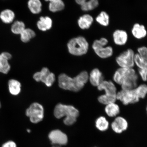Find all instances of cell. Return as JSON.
Instances as JSON below:
<instances>
[{
  "label": "cell",
  "instance_id": "cell-1",
  "mask_svg": "<svg viewBox=\"0 0 147 147\" xmlns=\"http://www.w3.org/2000/svg\"><path fill=\"white\" fill-rule=\"evenodd\" d=\"M89 80V75L86 71H82L73 78L62 73L58 77L59 86L62 89L77 92L84 87Z\"/></svg>",
  "mask_w": 147,
  "mask_h": 147
},
{
  "label": "cell",
  "instance_id": "cell-2",
  "mask_svg": "<svg viewBox=\"0 0 147 147\" xmlns=\"http://www.w3.org/2000/svg\"><path fill=\"white\" fill-rule=\"evenodd\" d=\"M79 114L78 110L74 107L61 104L57 105L54 110V115L57 119L65 117L63 122L68 126L71 125L76 122Z\"/></svg>",
  "mask_w": 147,
  "mask_h": 147
},
{
  "label": "cell",
  "instance_id": "cell-3",
  "mask_svg": "<svg viewBox=\"0 0 147 147\" xmlns=\"http://www.w3.org/2000/svg\"><path fill=\"white\" fill-rule=\"evenodd\" d=\"M67 47L71 54L81 56L88 52L89 44L84 36H78L70 40L67 44Z\"/></svg>",
  "mask_w": 147,
  "mask_h": 147
},
{
  "label": "cell",
  "instance_id": "cell-4",
  "mask_svg": "<svg viewBox=\"0 0 147 147\" xmlns=\"http://www.w3.org/2000/svg\"><path fill=\"white\" fill-rule=\"evenodd\" d=\"M108 43V40L104 37L95 40L93 42L92 48L99 57L106 59L110 57L113 55V47L111 46H107Z\"/></svg>",
  "mask_w": 147,
  "mask_h": 147
},
{
  "label": "cell",
  "instance_id": "cell-5",
  "mask_svg": "<svg viewBox=\"0 0 147 147\" xmlns=\"http://www.w3.org/2000/svg\"><path fill=\"white\" fill-rule=\"evenodd\" d=\"M26 115L29 117L31 122L34 124L38 123L41 122L44 118L43 107L38 103H33L26 109Z\"/></svg>",
  "mask_w": 147,
  "mask_h": 147
},
{
  "label": "cell",
  "instance_id": "cell-6",
  "mask_svg": "<svg viewBox=\"0 0 147 147\" xmlns=\"http://www.w3.org/2000/svg\"><path fill=\"white\" fill-rule=\"evenodd\" d=\"M135 53L131 49H128L117 57L116 61L121 67L133 68L135 65Z\"/></svg>",
  "mask_w": 147,
  "mask_h": 147
},
{
  "label": "cell",
  "instance_id": "cell-7",
  "mask_svg": "<svg viewBox=\"0 0 147 147\" xmlns=\"http://www.w3.org/2000/svg\"><path fill=\"white\" fill-rule=\"evenodd\" d=\"M33 78L37 82L44 83L48 87L52 86L55 80L54 74L51 72L47 67H44L41 71L35 73Z\"/></svg>",
  "mask_w": 147,
  "mask_h": 147
},
{
  "label": "cell",
  "instance_id": "cell-8",
  "mask_svg": "<svg viewBox=\"0 0 147 147\" xmlns=\"http://www.w3.org/2000/svg\"><path fill=\"white\" fill-rule=\"evenodd\" d=\"M117 99L122 102L124 105L135 104L138 102L139 98L135 89L132 90H123L117 94Z\"/></svg>",
  "mask_w": 147,
  "mask_h": 147
},
{
  "label": "cell",
  "instance_id": "cell-9",
  "mask_svg": "<svg viewBox=\"0 0 147 147\" xmlns=\"http://www.w3.org/2000/svg\"><path fill=\"white\" fill-rule=\"evenodd\" d=\"M49 138L53 145L64 146L67 144L68 142L67 135L58 129L53 130L50 132L49 134Z\"/></svg>",
  "mask_w": 147,
  "mask_h": 147
},
{
  "label": "cell",
  "instance_id": "cell-10",
  "mask_svg": "<svg viewBox=\"0 0 147 147\" xmlns=\"http://www.w3.org/2000/svg\"><path fill=\"white\" fill-rule=\"evenodd\" d=\"M136 71L133 68L121 67L115 71L113 76V80L116 83L121 85L128 76Z\"/></svg>",
  "mask_w": 147,
  "mask_h": 147
},
{
  "label": "cell",
  "instance_id": "cell-11",
  "mask_svg": "<svg viewBox=\"0 0 147 147\" xmlns=\"http://www.w3.org/2000/svg\"><path fill=\"white\" fill-rule=\"evenodd\" d=\"M111 126L115 133L121 134L127 129L128 125L127 121L124 117H116Z\"/></svg>",
  "mask_w": 147,
  "mask_h": 147
},
{
  "label": "cell",
  "instance_id": "cell-12",
  "mask_svg": "<svg viewBox=\"0 0 147 147\" xmlns=\"http://www.w3.org/2000/svg\"><path fill=\"white\" fill-rule=\"evenodd\" d=\"M113 36L114 42L117 45H124L127 42L128 35L125 30L117 29L113 32Z\"/></svg>",
  "mask_w": 147,
  "mask_h": 147
},
{
  "label": "cell",
  "instance_id": "cell-13",
  "mask_svg": "<svg viewBox=\"0 0 147 147\" xmlns=\"http://www.w3.org/2000/svg\"><path fill=\"white\" fill-rule=\"evenodd\" d=\"M80 5L82 10L84 11H89L94 10L98 6L99 0H75Z\"/></svg>",
  "mask_w": 147,
  "mask_h": 147
},
{
  "label": "cell",
  "instance_id": "cell-14",
  "mask_svg": "<svg viewBox=\"0 0 147 147\" xmlns=\"http://www.w3.org/2000/svg\"><path fill=\"white\" fill-rule=\"evenodd\" d=\"M97 89L100 91H104L107 94L117 95V88L113 83L110 81H103L97 87Z\"/></svg>",
  "mask_w": 147,
  "mask_h": 147
},
{
  "label": "cell",
  "instance_id": "cell-15",
  "mask_svg": "<svg viewBox=\"0 0 147 147\" xmlns=\"http://www.w3.org/2000/svg\"><path fill=\"white\" fill-rule=\"evenodd\" d=\"M138 76L136 73L130 75L121 84L122 90H132L137 87Z\"/></svg>",
  "mask_w": 147,
  "mask_h": 147
},
{
  "label": "cell",
  "instance_id": "cell-16",
  "mask_svg": "<svg viewBox=\"0 0 147 147\" xmlns=\"http://www.w3.org/2000/svg\"><path fill=\"white\" fill-rule=\"evenodd\" d=\"M131 33L134 37L139 40L146 37L147 34V30L144 26L137 23L133 25Z\"/></svg>",
  "mask_w": 147,
  "mask_h": 147
},
{
  "label": "cell",
  "instance_id": "cell-17",
  "mask_svg": "<svg viewBox=\"0 0 147 147\" xmlns=\"http://www.w3.org/2000/svg\"><path fill=\"white\" fill-rule=\"evenodd\" d=\"M104 77L102 73L98 69L92 70L89 76V80L92 85L98 87L103 81Z\"/></svg>",
  "mask_w": 147,
  "mask_h": 147
},
{
  "label": "cell",
  "instance_id": "cell-18",
  "mask_svg": "<svg viewBox=\"0 0 147 147\" xmlns=\"http://www.w3.org/2000/svg\"><path fill=\"white\" fill-rule=\"evenodd\" d=\"M93 21L92 16L89 14H85L79 18L78 24L80 28L82 30H85L90 27Z\"/></svg>",
  "mask_w": 147,
  "mask_h": 147
},
{
  "label": "cell",
  "instance_id": "cell-19",
  "mask_svg": "<svg viewBox=\"0 0 147 147\" xmlns=\"http://www.w3.org/2000/svg\"><path fill=\"white\" fill-rule=\"evenodd\" d=\"M52 20L49 16H41L36 24L38 28L43 32L50 30L52 27Z\"/></svg>",
  "mask_w": 147,
  "mask_h": 147
},
{
  "label": "cell",
  "instance_id": "cell-20",
  "mask_svg": "<svg viewBox=\"0 0 147 147\" xmlns=\"http://www.w3.org/2000/svg\"><path fill=\"white\" fill-rule=\"evenodd\" d=\"M8 87L9 92L13 96H17L21 92V83L15 79H10L8 81Z\"/></svg>",
  "mask_w": 147,
  "mask_h": 147
},
{
  "label": "cell",
  "instance_id": "cell-21",
  "mask_svg": "<svg viewBox=\"0 0 147 147\" xmlns=\"http://www.w3.org/2000/svg\"><path fill=\"white\" fill-rule=\"evenodd\" d=\"M15 18L14 12L10 9L3 10L0 13V19L3 22L9 24L13 22Z\"/></svg>",
  "mask_w": 147,
  "mask_h": 147
},
{
  "label": "cell",
  "instance_id": "cell-22",
  "mask_svg": "<svg viewBox=\"0 0 147 147\" xmlns=\"http://www.w3.org/2000/svg\"><path fill=\"white\" fill-rule=\"evenodd\" d=\"M27 5L29 10L32 14H38L41 12L42 4L40 0H29Z\"/></svg>",
  "mask_w": 147,
  "mask_h": 147
},
{
  "label": "cell",
  "instance_id": "cell-23",
  "mask_svg": "<svg viewBox=\"0 0 147 147\" xmlns=\"http://www.w3.org/2000/svg\"><path fill=\"white\" fill-rule=\"evenodd\" d=\"M106 114L110 117H114L120 113V108L119 106L115 102L106 105L105 108Z\"/></svg>",
  "mask_w": 147,
  "mask_h": 147
},
{
  "label": "cell",
  "instance_id": "cell-24",
  "mask_svg": "<svg viewBox=\"0 0 147 147\" xmlns=\"http://www.w3.org/2000/svg\"><path fill=\"white\" fill-rule=\"evenodd\" d=\"M109 122L105 117L101 116L98 117L95 121V126L99 131L104 132L109 128Z\"/></svg>",
  "mask_w": 147,
  "mask_h": 147
},
{
  "label": "cell",
  "instance_id": "cell-25",
  "mask_svg": "<svg viewBox=\"0 0 147 147\" xmlns=\"http://www.w3.org/2000/svg\"><path fill=\"white\" fill-rule=\"evenodd\" d=\"M21 41L23 43H26L35 37V32L30 28H26L20 34Z\"/></svg>",
  "mask_w": 147,
  "mask_h": 147
},
{
  "label": "cell",
  "instance_id": "cell-26",
  "mask_svg": "<svg viewBox=\"0 0 147 147\" xmlns=\"http://www.w3.org/2000/svg\"><path fill=\"white\" fill-rule=\"evenodd\" d=\"M96 21L102 26L107 27L109 24L110 16L107 12L102 11L97 16Z\"/></svg>",
  "mask_w": 147,
  "mask_h": 147
},
{
  "label": "cell",
  "instance_id": "cell-27",
  "mask_svg": "<svg viewBox=\"0 0 147 147\" xmlns=\"http://www.w3.org/2000/svg\"><path fill=\"white\" fill-rule=\"evenodd\" d=\"M64 8L65 4L62 0H56L49 3V10L52 12L60 11L63 10Z\"/></svg>",
  "mask_w": 147,
  "mask_h": 147
},
{
  "label": "cell",
  "instance_id": "cell-28",
  "mask_svg": "<svg viewBox=\"0 0 147 147\" xmlns=\"http://www.w3.org/2000/svg\"><path fill=\"white\" fill-rule=\"evenodd\" d=\"M25 25L23 22L17 21L13 23L11 27V31L15 34H20L26 28Z\"/></svg>",
  "mask_w": 147,
  "mask_h": 147
},
{
  "label": "cell",
  "instance_id": "cell-29",
  "mask_svg": "<svg viewBox=\"0 0 147 147\" xmlns=\"http://www.w3.org/2000/svg\"><path fill=\"white\" fill-rule=\"evenodd\" d=\"M117 99V95H109L106 94L100 95L98 98L99 102L106 105L115 102Z\"/></svg>",
  "mask_w": 147,
  "mask_h": 147
},
{
  "label": "cell",
  "instance_id": "cell-30",
  "mask_svg": "<svg viewBox=\"0 0 147 147\" xmlns=\"http://www.w3.org/2000/svg\"><path fill=\"white\" fill-rule=\"evenodd\" d=\"M11 68L9 61L3 58L0 54V73L7 74L10 71Z\"/></svg>",
  "mask_w": 147,
  "mask_h": 147
},
{
  "label": "cell",
  "instance_id": "cell-31",
  "mask_svg": "<svg viewBox=\"0 0 147 147\" xmlns=\"http://www.w3.org/2000/svg\"><path fill=\"white\" fill-rule=\"evenodd\" d=\"M135 91L139 99L144 98L147 94V85L142 84L135 89Z\"/></svg>",
  "mask_w": 147,
  "mask_h": 147
},
{
  "label": "cell",
  "instance_id": "cell-32",
  "mask_svg": "<svg viewBox=\"0 0 147 147\" xmlns=\"http://www.w3.org/2000/svg\"><path fill=\"white\" fill-rule=\"evenodd\" d=\"M137 51L138 54L147 67V47L145 46L139 47Z\"/></svg>",
  "mask_w": 147,
  "mask_h": 147
},
{
  "label": "cell",
  "instance_id": "cell-33",
  "mask_svg": "<svg viewBox=\"0 0 147 147\" xmlns=\"http://www.w3.org/2000/svg\"><path fill=\"white\" fill-rule=\"evenodd\" d=\"M134 62H135V64H136V65L138 67L139 69L147 67L146 64H145L143 61L141 59L140 57L139 54H138V53L135 54V58H134Z\"/></svg>",
  "mask_w": 147,
  "mask_h": 147
},
{
  "label": "cell",
  "instance_id": "cell-34",
  "mask_svg": "<svg viewBox=\"0 0 147 147\" xmlns=\"http://www.w3.org/2000/svg\"><path fill=\"white\" fill-rule=\"evenodd\" d=\"M139 72L142 80L144 82L147 80V67L139 69Z\"/></svg>",
  "mask_w": 147,
  "mask_h": 147
},
{
  "label": "cell",
  "instance_id": "cell-35",
  "mask_svg": "<svg viewBox=\"0 0 147 147\" xmlns=\"http://www.w3.org/2000/svg\"><path fill=\"white\" fill-rule=\"evenodd\" d=\"M1 147H17V146L14 141H9L3 144Z\"/></svg>",
  "mask_w": 147,
  "mask_h": 147
},
{
  "label": "cell",
  "instance_id": "cell-36",
  "mask_svg": "<svg viewBox=\"0 0 147 147\" xmlns=\"http://www.w3.org/2000/svg\"><path fill=\"white\" fill-rule=\"evenodd\" d=\"M1 54L3 58L8 61L11 59V58H12L11 54L8 52H3Z\"/></svg>",
  "mask_w": 147,
  "mask_h": 147
},
{
  "label": "cell",
  "instance_id": "cell-37",
  "mask_svg": "<svg viewBox=\"0 0 147 147\" xmlns=\"http://www.w3.org/2000/svg\"><path fill=\"white\" fill-rule=\"evenodd\" d=\"M45 1H49V3H50L51 2L56 1V0H45Z\"/></svg>",
  "mask_w": 147,
  "mask_h": 147
},
{
  "label": "cell",
  "instance_id": "cell-38",
  "mask_svg": "<svg viewBox=\"0 0 147 147\" xmlns=\"http://www.w3.org/2000/svg\"><path fill=\"white\" fill-rule=\"evenodd\" d=\"M60 146L58 145H54V146H53L52 147H60Z\"/></svg>",
  "mask_w": 147,
  "mask_h": 147
},
{
  "label": "cell",
  "instance_id": "cell-39",
  "mask_svg": "<svg viewBox=\"0 0 147 147\" xmlns=\"http://www.w3.org/2000/svg\"><path fill=\"white\" fill-rule=\"evenodd\" d=\"M27 131L29 132V133H30V130L28 129Z\"/></svg>",
  "mask_w": 147,
  "mask_h": 147
},
{
  "label": "cell",
  "instance_id": "cell-40",
  "mask_svg": "<svg viewBox=\"0 0 147 147\" xmlns=\"http://www.w3.org/2000/svg\"><path fill=\"white\" fill-rule=\"evenodd\" d=\"M1 101H0V108H1Z\"/></svg>",
  "mask_w": 147,
  "mask_h": 147
},
{
  "label": "cell",
  "instance_id": "cell-41",
  "mask_svg": "<svg viewBox=\"0 0 147 147\" xmlns=\"http://www.w3.org/2000/svg\"><path fill=\"white\" fill-rule=\"evenodd\" d=\"M146 112H147V107L146 108Z\"/></svg>",
  "mask_w": 147,
  "mask_h": 147
},
{
  "label": "cell",
  "instance_id": "cell-42",
  "mask_svg": "<svg viewBox=\"0 0 147 147\" xmlns=\"http://www.w3.org/2000/svg\"></svg>",
  "mask_w": 147,
  "mask_h": 147
}]
</instances>
